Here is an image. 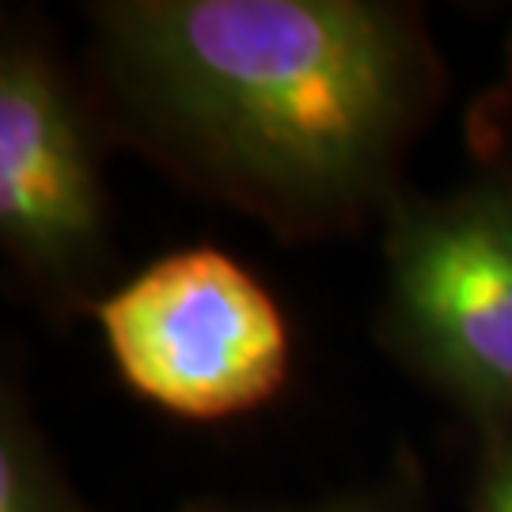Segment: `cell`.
<instances>
[{
	"label": "cell",
	"instance_id": "obj_4",
	"mask_svg": "<svg viewBox=\"0 0 512 512\" xmlns=\"http://www.w3.org/2000/svg\"><path fill=\"white\" fill-rule=\"evenodd\" d=\"M92 319L114 376L171 418H243L293 380L289 315L262 277L213 243L156 255Z\"/></svg>",
	"mask_w": 512,
	"mask_h": 512
},
{
	"label": "cell",
	"instance_id": "obj_5",
	"mask_svg": "<svg viewBox=\"0 0 512 512\" xmlns=\"http://www.w3.org/2000/svg\"><path fill=\"white\" fill-rule=\"evenodd\" d=\"M0 512H99L65 475L12 368L0 380Z\"/></svg>",
	"mask_w": 512,
	"mask_h": 512
},
{
	"label": "cell",
	"instance_id": "obj_8",
	"mask_svg": "<svg viewBox=\"0 0 512 512\" xmlns=\"http://www.w3.org/2000/svg\"><path fill=\"white\" fill-rule=\"evenodd\" d=\"M467 512H512V421L475 433Z\"/></svg>",
	"mask_w": 512,
	"mask_h": 512
},
{
	"label": "cell",
	"instance_id": "obj_2",
	"mask_svg": "<svg viewBox=\"0 0 512 512\" xmlns=\"http://www.w3.org/2000/svg\"><path fill=\"white\" fill-rule=\"evenodd\" d=\"M376 346L475 433L512 421V183L410 186L380 224Z\"/></svg>",
	"mask_w": 512,
	"mask_h": 512
},
{
	"label": "cell",
	"instance_id": "obj_3",
	"mask_svg": "<svg viewBox=\"0 0 512 512\" xmlns=\"http://www.w3.org/2000/svg\"><path fill=\"white\" fill-rule=\"evenodd\" d=\"M107 133L84 80L27 19L0 35V251L46 319H92L118 285Z\"/></svg>",
	"mask_w": 512,
	"mask_h": 512
},
{
	"label": "cell",
	"instance_id": "obj_6",
	"mask_svg": "<svg viewBox=\"0 0 512 512\" xmlns=\"http://www.w3.org/2000/svg\"><path fill=\"white\" fill-rule=\"evenodd\" d=\"M186 512H425V475L414 452H399L384 475L311 501L281 505H194Z\"/></svg>",
	"mask_w": 512,
	"mask_h": 512
},
{
	"label": "cell",
	"instance_id": "obj_7",
	"mask_svg": "<svg viewBox=\"0 0 512 512\" xmlns=\"http://www.w3.org/2000/svg\"><path fill=\"white\" fill-rule=\"evenodd\" d=\"M463 145L471 167L512 183V27L501 46L497 73L482 84L463 114Z\"/></svg>",
	"mask_w": 512,
	"mask_h": 512
},
{
	"label": "cell",
	"instance_id": "obj_1",
	"mask_svg": "<svg viewBox=\"0 0 512 512\" xmlns=\"http://www.w3.org/2000/svg\"><path fill=\"white\" fill-rule=\"evenodd\" d=\"M80 80L107 145L277 243L380 228L452 76L406 0H92Z\"/></svg>",
	"mask_w": 512,
	"mask_h": 512
}]
</instances>
